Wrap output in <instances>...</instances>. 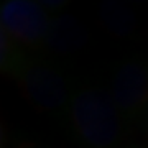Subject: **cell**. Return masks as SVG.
<instances>
[{
	"instance_id": "7",
	"label": "cell",
	"mask_w": 148,
	"mask_h": 148,
	"mask_svg": "<svg viewBox=\"0 0 148 148\" xmlns=\"http://www.w3.org/2000/svg\"><path fill=\"white\" fill-rule=\"evenodd\" d=\"M28 61L30 59L25 58L21 53L20 45L5 30H0V63H2V69L12 76L18 77Z\"/></svg>"
},
{
	"instance_id": "10",
	"label": "cell",
	"mask_w": 148,
	"mask_h": 148,
	"mask_svg": "<svg viewBox=\"0 0 148 148\" xmlns=\"http://www.w3.org/2000/svg\"><path fill=\"white\" fill-rule=\"evenodd\" d=\"M142 125H143V130H145V133H147V137H148V109L142 117Z\"/></svg>"
},
{
	"instance_id": "5",
	"label": "cell",
	"mask_w": 148,
	"mask_h": 148,
	"mask_svg": "<svg viewBox=\"0 0 148 148\" xmlns=\"http://www.w3.org/2000/svg\"><path fill=\"white\" fill-rule=\"evenodd\" d=\"M87 41V28L76 15L63 13L51 18L45 48L54 56H71Z\"/></svg>"
},
{
	"instance_id": "6",
	"label": "cell",
	"mask_w": 148,
	"mask_h": 148,
	"mask_svg": "<svg viewBox=\"0 0 148 148\" xmlns=\"http://www.w3.org/2000/svg\"><path fill=\"white\" fill-rule=\"evenodd\" d=\"M99 18L107 32L117 38H130L137 32V15L125 0H101Z\"/></svg>"
},
{
	"instance_id": "11",
	"label": "cell",
	"mask_w": 148,
	"mask_h": 148,
	"mask_svg": "<svg viewBox=\"0 0 148 148\" xmlns=\"http://www.w3.org/2000/svg\"><path fill=\"white\" fill-rule=\"evenodd\" d=\"M125 2H128V3H145L147 0H125Z\"/></svg>"
},
{
	"instance_id": "3",
	"label": "cell",
	"mask_w": 148,
	"mask_h": 148,
	"mask_svg": "<svg viewBox=\"0 0 148 148\" xmlns=\"http://www.w3.org/2000/svg\"><path fill=\"white\" fill-rule=\"evenodd\" d=\"M109 94L123 120H142L148 109V64L140 59L122 61L112 74Z\"/></svg>"
},
{
	"instance_id": "8",
	"label": "cell",
	"mask_w": 148,
	"mask_h": 148,
	"mask_svg": "<svg viewBox=\"0 0 148 148\" xmlns=\"http://www.w3.org/2000/svg\"><path fill=\"white\" fill-rule=\"evenodd\" d=\"M46 12H61L69 5L71 0H36Z\"/></svg>"
},
{
	"instance_id": "9",
	"label": "cell",
	"mask_w": 148,
	"mask_h": 148,
	"mask_svg": "<svg viewBox=\"0 0 148 148\" xmlns=\"http://www.w3.org/2000/svg\"><path fill=\"white\" fill-rule=\"evenodd\" d=\"M18 148H46V147L41 145V143H36V142H25V143H21Z\"/></svg>"
},
{
	"instance_id": "1",
	"label": "cell",
	"mask_w": 148,
	"mask_h": 148,
	"mask_svg": "<svg viewBox=\"0 0 148 148\" xmlns=\"http://www.w3.org/2000/svg\"><path fill=\"white\" fill-rule=\"evenodd\" d=\"M64 114L71 133L82 148H122L123 117L104 89L79 87Z\"/></svg>"
},
{
	"instance_id": "12",
	"label": "cell",
	"mask_w": 148,
	"mask_h": 148,
	"mask_svg": "<svg viewBox=\"0 0 148 148\" xmlns=\"http://www.w3.org/2000/svg\"><path fill=\"white\" fill-rule=\"evenodd\" d=\"M127 148H148V147H138V145H133V147H127Z\"/></svg>"
},
{
	"instance_id": "2",
	"label": "cell",
	"mask_w": 148,
	"mask_h": 148,
	"mask_svg": "<svg viewBox=\"0 0 148 148\" xmlns=\"http://www.w3.org/2000/svg\"><path fill=\"white\" fill-rule=\"evenodd\" d=\"M23 97L36 110L46 114L66 112L71 95L63 73L43 61H28L18 76Z\"/></svg>"
},
{
	"instance_id": "4",
	"label": "cell",
	"mask_w": 148,
	"mask_h": 148,
	"mask_svg": "<svg viewBox=\"0 0 148 148\" xmlns=\"http://www.w3.org/2000/svg\"><path fill=\"white\" fill-rule=\"evenodd\" d=\"M0 23L20 46H45L51 18L36 0H3Z\"/></svg>"
}]
</instances>
